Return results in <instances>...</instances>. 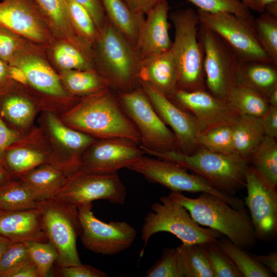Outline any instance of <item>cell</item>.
Instances as JSON below:
<instances>
[{"label": "cell", "instance_id": "cell-1", "mask_svg": "<svg viewBox=\"0 0 277 277\" xmlns=\"http://www.w3.org/2000/svg\"><path fill=\"white\" fill-rule=\"evenodd\" d=\"M60 117L68 126L95 139L123 138L140 143L137 128L110 88L81 98Z\"/></svg>", "mask_w": 277, "mask_h": 277}, {"label": "cell", "instance_id": "cell-2", "mask_svg": "<svg viewBox=\"0 0 277 277\" xmlns=\"http://www.w3.org/2000/svg\"><path fill=\"white\" fill-rule=\"evenodd\" d=\"M169 195L182 205L200 225L216 230L244 250L254 246L256 236L246 208L237 209L219 197L201 192L190 198L180 192Z\"/></svg>", "mask_w": 277, "mask_h": 277}, {"label": "cell", "instance_id": "cell-3", "mask_svg": "<svg viewBox=\"0 0 277 277\" xmlns=\"http://www.w3.org/2000/svg\"><path fill=\"white\" fill-rule=\"evenodd\" d=\"M96 70L116 93L140 86L141 59L136 48L106 18L94 44Z\"/></svg>", "mask_w": 277, "mask_h": 277}, {"label": "cell", "instance_id": "cell-4", "mask_svg": "<svg viewBox=\"0 0 277 277\" xmlns=\"http://www.w3.org/2000/svg\"><path fill=\"white\" fill-rule=\"evenodd\" d=\"M149 155L175 162L203 178L216 190L230 195L245 188L248 162L236 153L224 154L199 147L190 154L179 151Z\"/></svg>", "mask_w": 277, "mask_h": 277}, {"label": "cell", "instance_id": "cell-5", "mask_svg": "<svg viewBox=\"0 0 277 277\" xmlns=\"http://www.w3.org/2000/svg\"><path fill=\"white\" fill-rule=\"evenodd\" d=\"M169 18L174 29L170 50L177 68L176 89L188 91L206 89L197 11L192 8L178 10L171 13Z\"/></svg>", "mask_w": 277, "mask_h": 277}, {"label": "cell", "instance_id": "cell-6", "mask_svg": "<svg viewBox=\"0 0 277 277\" xmlns=\"http://www.w3.org/2000/svg\"><path fill=\"white\" fill-rule=\"evenodd\" d=\"M144 218L141 230L144 246L140 256L150 238L160 232H167L175 235L183 244H204L217 242L222 235L209 228L200 226L188 211L170 196H163L160 202L153 203Z\"/></svg>", "mask_w": 277, "mask_h": 277}, {"label": "cell", "instance_id": "cell-7", "mask_svg": "<svg viewBox=\"0 0 277 277\" xmlns=\"http://www.w3.org/2000/svg\"><path fill=\"white\" fill-rule=\"evenodd\" d=\"M46 235L58 254L54 265L66 267L81 264L76 246L81 233L78 207L57 197L38 201Z\"/></svg>", "mask_w": 277, "mask_h": 277}, {"label": "cell", "instance_id": "cell-8", "mask_svg": "<svg viewBox=\"0 0 277 277\" xmlns=\"http://www.w3.org/2000/svg\"><path fill=\"white\" fill-rule=\"evenodd\" d=\"M116 94L121 106L138 131L139 147L145 153L179 151L174 133L155 111L141 86Z\"/></svg>", "mask_w": 277, "mask_h": 277}, {"label": "cell", "instance_id": "cell-9", "mask_svg": "<svg viewBox=\"0 0 277 277\" xmlns=\"http://www.w3.org/2000/svg\"><path fill=\"white\" fill-rule=\"evenodd\" d=\"M127 169L142 174L150 182L159 184L172 191L191 193L207 192L228 203L233 208H245L244 201L235 195L219 191L203 178L172 161L143 155Z\"/></svg>", "mask_w": 277, "mask_h": 277}, {"label": "cell", "instance_id": "cell-10", "mask_svg": "<svg viewBox=\"0 0 277 277\" xmlns=\"http://www.w3.org/2000/svg\"><path fill=\"white\" fill-rule=\"evenodd\" d=\"M199 36L204 50L203 70L206 89L215 96L226 100L236 86L241 62L220 36L201 23Z\"/></svg>", "mask_w": 277, "mask_h": 277}, {"label": "cell", "instance_id": "cell-11", "mask_svg": "<svg viewBox=\"0 0 277 277\" xmlns=\"http://www.w3.org/2000/svg\"><path fill=\"white\" fill-rule=\"evenodd\" d=\"M196 11L200 23L220 36L241 62L273 63L260 44L254 28V18H246L227 12Z\"/></svg>", "mask_w": 277, "mask_h": 277}, {"label": "cell", "instance_id": "cell-12", "mask_svg": "<svg viewBox=\"0 0 277 277\" xmlns=\"http://www.w3.org/2000/svg\"><path fill=\"white\" fill-rule=\"evenodd\" d=\"M84 247L95 253L113 255L131 246L136 236L135 228L125 221L105 223L94 215L92 203L77 206Z\"/></svg>", "mask_w": 277, "mask_h": 277}, {"label": "cell", "instance_id": "cell-13", "mask_svg": "<svg viewBox=\"0 0 277 277\" xmlns=\"http://www.w3.org/2000/svg\"><path fill=\"white\" fill-rule=\"evenodd\" d=\"M126 188L118 173H103L77 170L70 174L54 197L78 206L97 200L123 204Z\"/></svg>", "mask_w": 277, "mask_h": 277}, {"label": "cell", "instance_id": "cell-14", "mask_svg": "<svg viewBox=\"0 0 277 277\" xmlns=\"http://www.w3.org/2000/svg\"><path fill=\"white\" fill-rule=\"evenodd\" d=\"M248 208L257 239L273 240L277 233V191L252 166H248L245 174Z\"/></svg>", "mask_w": 277, "mask_h": 277}, {"label": "cell", "instance_id": "cell-15", "mask_svg": "<svg viewBox=\"0 0 277 277\" xmlns=\"http://www.w3.org/2000/svg\"><path fill=\"white\" fill-rule=\"evenodd\" d=\"M167 97L194 118L197 135L216 127L232 125L240 115L226 100L215 96L207 89H176Z\"/></svg>", "mask_w": 277, "mask_h": 277}, {"label": "cell", "instance_id": "cell-16", "mask_svg": "<svg viewBox=\"0 0 277 277\" xmlns=\"http://www.w3.org/2000/svg\"><path fill=\"white\" fill-rule=\"evenodd\" d=\"M145 154L138 144L123 138L95 139L81 154L78 169L103 173L127 168Z\"/></svg>", "mask_w": 277, "mask_h": 277}, {"label": "cell", "instance_id": "cell-17", "mask_svg": "<svg viewBox=\"0 0 277 277\" xmlns=\"http://www.w3.org/2000/svg\"><path fill=\"white\" fill-rule=\"evenodd\" d=\"M39 124L54 150L55 164L69 174L78 170L81 154L95 138L68 126L51 111H43Z\"/></svg>", "mask_w": 277, "mask_h": 277}, {"label": "cell", "instance_id": "cell-18", "mask_svg": "<svg viewBox=\"0 0 277 277\" xmlns=\"http://www.w3.org/2000/svg\"><path fill=\"white\" fill-rule=\"evenodd\" d=\"M56 164L54 150L42 128H33L5 151L2 164L12 178L17 179L43 164Z\"/></svg>", "mask_w": 277, "mask_h": 277}, {"label": "cell", "instance_id": "cell-19", "mask_svg": "<svg viewBox=\"0 0 277 277\" xmlns=\"http://www.w3.org/2000/svg\"><path fill=\"white\" fill-rule=\"evenodd\" d=\"M0 27L35 43L47 44L50 28L32 0H2Z\"/></svg>", "mask_w": 277, "mask_h": 277}, {"label": "cell", "instance_id": "cell-20", "mask_svg": "<svg viewBox=\"0 0 277 277\" xmlns=\"http://www.w3.org/2000/svg\"><path fill=\"white\" fill-rule=\"evenodd\" d=\"M153 107L164 123L174 133L179 151L190 154L199 148L196 143L197 131L194 118L152 87L140 84Z\"/></svg>", "mask_w": 277, "mask_h": 277}, {"label": "cell", "instance_id": "cell-21", "mask_svg": "<svg viewBox=\"0 0 277 277\" xmlns=\"http://www.w3.org/2000/svg\"><path fill=\"white\" fill-rule=\"evenodd\" d=\"M9 65L20 67L25 72L28 84L39 92L70 107L81 98L71 95L64 88L60 77L47 63L39 56L22 51Z\"/></svg>", "mask_w": 277, "mask_h": 277}, {"label": "cell", "instance_id": "cell-22", "mask_svg": "<svg viewBox=\"0 0 277 277\" xmlns=\"http://www.w3.org/2000/svg\"><path fill=\"white\" fill-rule=\"evenodd\" d=\"M168 0L156 5L146 15L139 30L135 47L141 61L169 50L172 45Z\"/></svg>", "mask_w": 277, "mask_h": 277}, {"label": "cell", "instance_id": "cell-23", "mask_svg": "<svg viewBox=\"0 0 277 277\" xmlns=\"http://www.w3.org/2000/svg\"><path fill=\"white\" fill-rule=\"evenodd\" d=\"M0 234L12 243L48 242L40 209L0 211Z\"/></svg>", "mask_w": 277, "mask_h": 277}, {"label": "cell", "instance_id": "cell-24", "mask_svg": "<svg viewBox=\"0 0 277 277\" xmlns=\"http://www.w3.org/2000/svg\"><path fill=\"white\" fill-rule=\"evenodd\" d=\"M139 84H146L168 96L177 87V68L170 50L141 61Z\"/></svg>", "mask_w": 277, "mask_h": 277}, {"label": "cell", "instance_id": "cell-25", "mask_svg": "<svg viewBox=\"0 0 277 277\" xmlns=\"http://www.w3.org/2000/svg\"><path fill=\"white\" fill-rule=\"evenodd\" d=\"M14 83L0 94V116L9 127L25 134L32 129L34 118L43 109L39 103L17 93Z\"/></svg>", "mask_w": 277, "mask_h": 277}, {"label": "cell", "instance_id": "cell-26", "mask_svg": "<svg viewBox=\"0 0 277 277\" xmlns=\"http://www.w3.org/2000/svg\"><path fill=\"white\" fill-rule=\"evenodd\" d=\"M46 21L50 30L87 55L91 47L76 34L69 15L66 0H32Z\"/></svg>", "mask_w": 277, "mask_h": 277}, {"label": "cell", "instance_id": "cell-27", "mask_svg": "<svg viewBox=\"0 0 277 277\" xmlns=\"http://www.w3.org/2000/svg\"><path fill=\"white\" fill-rule=\"evenodd\" d=\"M70 174L58 165L48 163L28 171L17 179L40 201L54 197Z\"/></svg>", "mask_w": 277, "mask_h": 277}, {"label": "cell", "instance_id": "cell-28", "mask_svg": "<svg viewBox=\"0 0 277 277\" xmlns=\"http://www.w3.org/2000/svg\"><path fill=\"white\" fill-rule=\"evenodd\" d=\"M250 88L267 98L277 88V65L271 62H241L236 76V85Z\"/></svg>", "mask_w": 277, "mask_h": 277}, {"label": "cell", "instance_id": "cell-29", "mask_svg": "<svg viewBox=\"0 0 277 277\" xmlns=\"http://www.w3.org/2000/svg\"><path fill=\"white\" fill-rule=\"evenodd\" d=\"M231 128L235 153L248 162L265 136L261 118L239 115Z\"/></svg>", "mask_w": 277, "mask_h": 277}, {"label": "cell", "instance_id": "cell-30", "mask_svg": "<svg viewBox=\"0 0 277 277\" xmlns=\"http://www.w3.org/2000/svg\"><path fill=\"white\" fill-rule=\"evenodd\" d=\"M106 18L135 46L145 16L132 10L124 0H100Z\"/></svg>", "mask_w": 277, "mask_h": 277}, {"label": "cell", "instance_id": "cell-31", "mask_svg": "<svg viewBox=\"0 0 277 277\" xmlns=\"http://www.w3.org/2000/svg\"><path fill=\"white\" fill-rule=\"evenodd\" d=\"M61 80L68 92L78 98L110 88L106 80L95 68L64 70Z\"/></svg>", "mask_w": 277, "mask_h": 277}, {"label": "cell", "instance_id": "cell-32", "mask_svg": "<svg viewBox=\"0 0 277 277\" xmlns=\"http://www.w3.org/2000/svg\"><path fill=\"white\" fill-rule=\"evenodd\" d=\"M240 115L261 118L268 110L267 98L248 87L236 85L226 100Z\"/></svg>", "mask_w": 277, "mask_h": 277}, {"label": "cell", "instance_id": "cell-33", "mask_svg": "<svg viewBox=\"0 0 277 277\" xmlns=\"http://www.w3.org/2000/svg\"><path fill=\"white\" fill-rule=\"evenodd\" d=\"M217 244L233 262L242 277L273 276V274L267 268L248 254L245 250L236 245L227 238L219 239Z\"/></svg>", "mask_w": 277, "mask_h": 277}, {"label": "cell", "instance_id": "cell-34", "mask_svg": "<svg viewBox=\"0 0 277 277\" xmlns=\"http://www.w3.org/2000/svg\"><path fill=\"white\" fill-rule=\"evenodd\" d=\"M252 166L271 185L277 186L276 140L265 136L249 160Z\"/></svg>", "mask_w": 277, "mask_h": 277}, {"label": "cell", "instance_id": "cell-35", "mask_svg": "<svg viewBox=\"0 0 277 277\" xmlns=\"http://www.w3.org/2000/svg\"><path fill=\"white\" fill-rule=\"evenodd\" d=\"M37 200L19 179L0 186V211H13L37 207Z\"/></svg>", "mask_w": 277, "mask_h": 277}, {"label": "cell", "instance_id": "cell-36", "mask_svg": "<svg viewBox=\"0 0 277 277\" xmlns=\"http://www.w3.org/2000/svg\"><path fill=\"white\" fill-rule=\"evenodd\" d=\"M201 244L182 243L176 248L184 277H215Z\"/></svg>", "mask_w": 277, "mask_h": 277}, {"label": "cell", "instance_id": "cell-37", "mask_svg": "<svg viewBox=\"0 0 277 277\" xmlns=\"http://www.w3.org/2000/svg\"><path fill=\"white\" fill-rule=\"evenodd\" d=\"M72 26L78 37L91 46L97 39L99 31L89 12L74 0H66Z\"/></svg>", "mask_w": 277, "mask_h": 277}, {"label": "cell", "instance_id": "cell-38", "mask_svg": "<svg viewBox=\"0 0 277 277\" xmlns=\"http://www.w3.org/2000/svg\"><path fill=\"white\" fill-rule=\"evenodd\" d=\"M253 25L260 44L277 65V17L264 12L254 19Z\"/></svg>", "mask_w": 277, "mask_h": 277}, {"label": "cell", "instance_id": "cell-39", "mask_svg": "<svg viewBox=\"0 0 277 277\" xmlns=\"http://www.w3.org/2000/svg\"><path fill=\"white\" fill-rule=\"evenodd\" d=\"M199 147L224 154L235 153L231 125H222L199 134L196 138Z\"/></svg>", "mask_w": 277, "mask_h": 277}, {"label": "cell", "instance_id": "cell-40", "mask_svg": "<svg viewBox=\"0 0 277 277\" xmlns=\"http://www.w3.org/2000/svg\"><path fill=\"white\" fill-rule=\"evenodd\" d=\"M53 54L56 63L64 70L94 68L91 57L69 43L57 45Z\"/></svg>", "mask_w": 277, "mask_h": 277}, {"label": "cell", "instance_id": "cell-41", "mask_svg": "<svg viewBox=\"0 0 277 277\" xmlns=\"http://www.w3.org/2000/svg\"><path fill=\"white\" fill-rule=\"evenodd\" d=\"M24 243L37 268L39 277L48 276L58 258L55 248L48 241H27Z\"/></svg>", "mask_w": 277, "mask_h": 277}, {"label": "cell", "instance_id": "cell-42", "mask_svg": "<svg viewBox=\"0 0 277 277\" xmlns=\"http://www.w3.org/2000/svg\"><path fill=\"white\" fill-rule=\"evenodd\" d=\"M201 245L215 277H242L233 262L219 248L217 242Z\"/></svg>", "mask_w": 277, "mask_h": 277}, {"label": "cell", "instance_id": "cell-43", "mask_svg": "<svg viewBox=\"0 0 277 277\" xmlns=\"http://www.w3.org/2000/svg\"><path fill=\"white\" fill-rule=\"evenodd\" d=\"M147 277H184L176 248L164 249L161 257L146 271Z\"/></svg>", "mask_w": 277, "mask_h": 277}, {"label": "cell", "instance_id": "cell-44", "mask_svg": "<svg viewBox=\"0 0 277 277\" xmlns=\"http://www.w3.org/2000/svg\"><path fill=\"white\" fill-rule=\"evenodd\" d=\"M31 261L24 243H12L0 262V277H10L17 269Z\"/></svg>", "mask_w": 277, "mask_h": 277}, {"label": "cell", "instance_id": "cell-45", "mask_svg": "<svg viewBox=\"0 0 277 277\" xmlns=\"http://www.w3.org/2000/svg\"><path fill=\"white\" fill-rule=\"evenodd\" d=\"M198 10L210 13L227 12L243 17L254 18L250 10L240 0H188Z\"/></svg>", "mask_w": 277, "mask_h": 277}, {"label": "cell", "instance_id": "cell-46", "mask_svg": "<svg viewBox=\"0 0 277 277\" xmlns=\"http://www.w3.org/2000/svg\"><path fill=\"white\" fill-rule=\"evenodd\" d=\"M22 51V41L19 36L0 27V59L8 64Z\"/></svg>", "mask_w": 277, "mask_h": 277}, {"label": "cell", "instance_id": "cell-47", "mask_svg": "<svg viewBox=\"0 0 277 277\" xmlns=\"http://www.w3.org/2000/svg\"><path fill=\"white\" fill-rule=\"evenodd\" d=\"M53 276L58 277H107L108 275L96 268L82 263L76 265L57 267L54 265Z\"/></svg>", "mask_w": 277, "mask_h": 277}, {"label": "cell", "instance_id": "cell-48", "mask_svg": "<svg viewBox=\"0 0 277 277\" xmlns=\"http://www.w3.org/2000/svg\"><path fill=\"white\" fill-rule=\"evenodd\" d=\"M23 135L9 127L0 116V162L2 164L6 150Z\"/></svg>", "mask_w": 277, "mask_h": 277}, {"label": "cell", "instance_id": "cell-49", "mask_svg": "<svg viewBox=\"0 0 277 277\" xmlns=\"http://www.w3.org/2000/svg\"><path fill=\"white\" fill-rule=\"evenodd\" d=\"M89 12L100 31L104 25L106 16L100 0H74Z\"/></svg>", "mask_w": 277, "mask_h": 277}, {"label": "cell", "instance_id": "cell-50", "mask_svg": "<svg viewBox=\"0 0 277 277\" xmlns=\"http://www.w3.org/2000/svg\"><path fill=\"white\" fill-rule=\"evenodd\" d=\"M263 130L265 136L277 138V107L269 106L261 117Z\"/></svg>", "mask_w": 277, "mask_h": 277}, {"label": "cell", "instance_id": "cell-51", "mask_svg": "<svg viewBox=\"0 0 277 277\" xmlns=\"http://www.w3.org/2000/svg\"><path fill=\"white\" fill-rule=\"evenodd\" d=\"M136 14L145 16L153 7L165 0H124Z\"/></svg>", "mask_w": 277, "mask_h": 277}, {"label": "cell", "instance_id": "cell-52", "mask_svg": "<svg viewBox=\"0 0 277 277\" xmlns=\"http://www.w3.org/2000/svg\"><path fill=\"white\" fill-rule=\"evenodd\" d=\"M251 255L267 268L273 275H277V252L276 251L266 255L252 254Z\"/></svg>", "mask_w": 277, "mask_h": 277}, {"label": "cell", "instance_id": "cell-53", "mask_svg": "<svg viewBox=\"0 0 277 277\" xmlns=\"http://www.w3.org/2000/svg\"><path fill=\"white\" fill-rule=\"evenodd\" d=\"M9 64L0 59V94L9 89L14 83L9 77Z\"/></svg>", "mask_w": 277, "mask_h": 277}, {"label": "cell", "instance_id": "cell-54", "mask_svg": "<svg viewBox=\"0 0 277 277\" xmlns=\"http://www.w3.org/2000/svg\"><path fill=\"white\" fill-rule=\"evenodd\" d=\"M8 75L9 78L16 83L22 85H28L27 76L24 71L15 65H9Z\"/></svg>", "mask_w": 277, "mask_h": 277}, {"label": "cell", "instance_id": "cell-55", "mask_svg": "<svg viewBox=\"0 0 277 277\" xmlns=\"http://www.w3.org/2000/svg\"><path fill=\"white\" fill-rule=\"evenodd\" d=\"M10 277H39V275L31 261L13 272Z\"/></svg>", "mask_w": 277, "mask_h": 277}, {"label": "cell", "instance_id": "cell-56", "mask_svg": "<svg viewBox=\"0 0 277 277\" xmlns=\"http://www.w3.org/2000/svg\"><path fill=\"white\" fill-rule=\"evenodd\" d=\"M276 3L277 0H252L249 9L261 13L265 11L267 6Z\"/></svg>", "mask_w": 277, "mask_h": 277}, {"label": "cell", "instance_id": "cell-57", "mask_svg": "<svg viewBox=\"0 0 277 277\" xmlns=\"http://www.w3.org/2000/svg\"><path fill=\"white\" fill-rule=\"evenodd\" d=\"M14 179L12 178L8 171L0 162V186L10 182Z\"/></svg>", "mask_w": 277, "mask_h": 277}, {"label": "cell", "instance_id": "cell-58", "mask_svg": "<svg viewBox=\"0 0 277 277\" xmlns=\"http://www.w3.org/2000/svg\"><path fill=\"white\" fill-rule=\"evenodd\" d=\"M12 243L9 239L0 234V262L6 250Z\"/></svg>", "mask_w": 277, "mask_h": 277}, {"label": "cell", "instance_id": "cell-59", "mask_svg": "<svg viewBox=\"0 0 277 277\" xmlns=\"http://www.w3.org/2000/svg\"><path fill=\"white\" fill-rule=\"evenodd\" d=\"M269 106L277 107V88L273 89L267 96Z\"/></svg>", "mask_w": 277, "mask_h": 277}, {"label": "cell", "instance_id": "cell-60", "mask_svg": "<svg viewBox=\"0 0 277 277\" xmlns=\"http://www.w3.org/2000/svg\"><path fill=\"white\" fill-rule=\"evenodd\" d=\"M240 1H241L244 5H245L249 9L250 8V7L251 4L252 0H240Z\"/></svg>", "mask_w": 277, "mask_h": 277}]
</instances>
